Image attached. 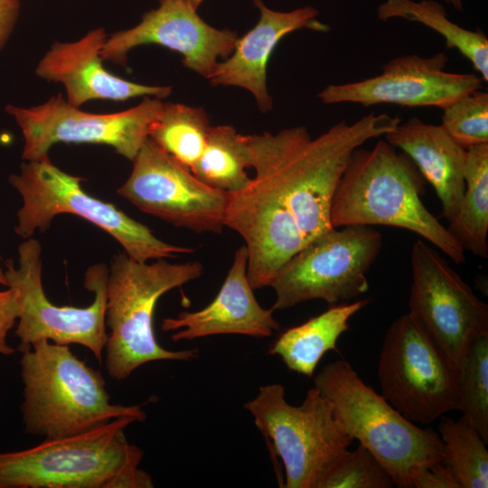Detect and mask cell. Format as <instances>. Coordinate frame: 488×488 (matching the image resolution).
<instances>
[{"label":"cell","instance_id":"4dcf8cb0","mask_svg":"<svg viewBox=\"0 0 488 488\" xmlns=\"http://www.w3.org/2000/svg\"><path fill=\"white\" fill-rule=\"evenodd\" d=\"M442 460L421 470L415 478L412 488H459Z\"/></svg>","mask_w":488,"mask_h":488},{"label":"cell","instance_id":"d4e9b609","mask_svg":"<svg viewBox=\"0 0 488 488\" xmlns=\"http://www.w3.org/2000/svg\"><path fill=\"white\" fill-rule=\"evenodd\" d=\"M211 127L202 108L168 102L164 103L148 137L191 170L205 147Z\"/></svg>","mask_w":488,"mask_h":488},{"label":"cell","instance_id":"7c38bea8","mask_svg":"<svg viewBox=\"0 0 488 488\" xmlns=\"http://www.w3.org/2000/svg\"><path fill=\"white\" fill-rule=\"evenodd\" d=\"M163 106L160 99L147 96L127 110L94 114L70 105L58 94L38 106L8 105L5 110L23 133L25 161L49 159L50 149L58 143L107 145L133 161Z\"/></svg>","mask_w":488,"mask_h":488},{"label":"cell","instance_id":"5bb4252c","mask_svg":"<svg viewBox=\"0 0 488 488\" xmlns=\"http://www.w3.org/2000/svg\"><path fill=\"white\" fill-rule=\"evenodd\" d=\"M117 193L140 211L197 233H221L229 193L211 188L149 137Z\"/></svg>","mask_w":488,"mask_h":488},{"label":"cell","instance_id":"484cf974","mask_svg":"<svg viewBox=\"0 0 488 488\" xmlns=\"http://www.w3.org/2000/svg\"><path fill=\"white\" fill-rule=\"evenodd\" d=\"M437 433L444 444L445 466L459 488L488 487V450L474 427L462 415L440 417Z\"/></svg>","mask_w":488,"mask_h":488},{"label":"cell","instance_id":"d6986e66","mask_svg":"<svg viewBox=\"0 0 488 488\" xmlns=\"http://www.w3.org/2000/svg\"><path fill=\"white\" fill-rule=\"evenodd\" d=\"M259 11L255 26L236 41L233 52L219 61L209 78L213 86H233L249 91L262 113L273 108L267 86L269 58L279 41L300 29L327 33L330 27L318 19L319 12L307 5L292 11L270 9L262 0H252Z\"/></svg>","mask_w":488,"mask_h":488},{"label":"cell","instance_id":"2e32d148","mask_svg":"<svg viewBox=\"0 0 488 488\" xmlns=\"http://www.w3.org/2000/svg\"><path fill=\"white\" fill-rule=\"evenodd\" d=\"M238 38L234 31L207 23L188 0H159L136 25L108 36L101 56L126 66L132 49L157 44L181 54L184 67L209 80L219 60L231 54Z\"/></svg>","mask_w":488,"mask_h":488},{"label":"cell","instance_id":"6da1fadb","mask_svg":"<svg viewBox=\"0 0 488 488\" xmlns=\"http://www.w3.org/2000/svg\"><path fill=\"white\" fill-rule=\"evenodd\" d=\"M400 122L371 113L314 138L303 126L245 136L255 176L229 193L224 224L245 241L253 290L269 286L287 260L333 228L332 201L352 152Z\"/></svg>","mask_w":488,"mask_h":488},{"label":"cell","instance_id":"7a4b0ae2","mask_svg":"<svg viewBox=\"0 0 488 488\" xmlns=\"http://www.w3.org/2000/svg\"><path fill=\"white\" fill-rule=\"evenodd\" d=\"M423 176L412 160L386 140L356 148L335 190L330 212L333 228L384 225L415 232L453 262L465 250L424 205Z\"/></svg>","mask_w":488,"mask_h":488},{"label":"cell","instance_id":"44dd1931","mask_svg":"<svg viewBox=\"0 0 488 488\" xmlns=\"http://www.w3.org/2000/svg\"><path fill=\"white\" fill-rule=\"evenodd\" d=\"M369 303V299H361L330 305L324 313L283 332L268 352L279 356L290 371L312 377L322 357L336 350L350 319Z\"/></svg>","mask_w":488,"mask_h":488},{"label":"cell","instance_id":"f1b7e54d","mask_svg":"<svg viewBox=\"0 0 488 488\" xmlns=\"http://www.w3.org/2000/svg\"><path fill=\"white\" fill-rule=\"evenodd\" d=\"M441 126L459 145L467 149L488 143V93L474 90L446 106Z\"/></svg>","mask_w":488,"mask_h":488},{"label":"cell","instance_id":"52a82bcc","mask_svg":"<svg viewBox=\"0 0 488 488\" xmlns=\"http://www.w3.org/2000/svg\"><path fill=\"white\" fill-rule=\"evenodd\" d=\"M83 180L63 172L50 159L22 164L20 173L9 176V183L23 199L15 233L29 239L37 230H47L55 216L69 213L107 231L129 258L139 262L194 252L192 248L163 241L115 205L90 196L81 188Z\"/></svg>","mask_w":488,"mask_h":488},{"label":"cell","instance_id":"ba28073f","mask_svg":"<svg viewBox=\"0 0 488 488\" xmlns=\"http://www.w3.org/2000/svg\"><path fill=\"white\" fill-rule=\"evenodd\" d=\"M285 468V488H316L326 470L353 441L334 418L331 403L314 386L301 405L279 383L263 385L244 404Z\"/></svg>","mask_w":488,"mask_h":488},{"label":"cell","instance_id":"836d02e7","mask_svg":"<svg viewBox=\"0 0 488 488\" xmlns=\"http://www.w3.org/2000/svg\"><path fill=\"white\" fill-rule=\"evenodd\" d=\"M0 285L7 286V280L5 275V271L0 267Z\"/></svg>","mask_w":488,"mask_h":488},{"label":"cell","instance_id":"5b68a950","mask_svg":"<svg viewBox=\"0 0 488 488\" xmlns=\"http://www.w3.org/2000/svg\"><path fill=\"white\" fill-rule=\"evenodd\" d=\"M314 386L331 403L343 432L380 461L395 486L412 488L421 470L444 458L437 431L407 419L367 385L347 361L325 365L314 376Z\"/></svg>","mask_w":488,"mask_h":488},{"label":"cell","instance_id":"30bf717a","mask_svg":"<svg viewBox=\"0 0 488 488\" xmlns=\"http://www.w3.org/2000/svg\"><path fill=\"white\" fill-rule=\"evenodd\" d=\"M42 247L33 238L18 247V267L13 259L5 263L7 286L15 290L21 306L15 335L20 339L18 350L23 352L40 341L60 345L77 343L88 348L101 362L108 333H107L106 265H94L86 271L84 286L95 293L87 307L58 306L43 291L42 281Z\"/></svg>","mask_w":488,"mask_h":488},{"label":"cell","instance_id":"9a60e30c","mask_svg":"<svg viewBox=\"0 0 488 488\" xmlns=\"http://www.w3.org/2000/svg\"><path fill=\"white\" fill-rule=\"evenodd\" d=\"M448 57L438 52L396 57L382 72L356 82L330 84L317 94L324 104L354 103L363 107L395 104L403 107H436L441 109L483 87L477 74L446 70Z\"/></svg>","mask_w":488,"mask_h":488},{"label":"cell","instance_id":"e575fe53","mask_svg":"<svg viewBox=\"0 0 488 488\" xmlns=\"http://www.w3.org/2000/svg\"><path fill=\"white\" fill-rule=\"evenodd\" d=\"M188 1L195 9L198 10V8L201 6V5L202 4L204 0H188Z\"/></svg>","mask_w":488,"mask_h":488},{"label":"cell","instance_id":"7402d4cb","mask_svg":"<svg viewBox=\"0 0 488 488\" xmlns=\"http://www.w3.org/2000/svg\"><path fill=\"white\" fill-rule=\"evenodd\" d=\"M447 229L465 250L488 258V143L466 149L465 191Z\"/></svg>","mask_w":488,"mask_h":488},{"label":"cell","instance_id":"4fadbf2b","mask_svg":"<svg viewBox=\"0 0 488 488\" xmlns=\"http://www.w3.org/2000/svg\"><path fill=\"white\" fill-rule=\"evenodd\" d=\"M411 269L408 314L455 366L466 345L488 333V306L421 239L412 245Z\"/></svg>","mask_w":488,"mask_h":488},{"label":"cell","instance_id":"3957f363","mask_svg":"<svg viewBox=\"0 0 488 488\" xmlns=\"http://www.w3.org/2000/svg\"><path fill=\"white\" fill-rule=\"evenodd\" d=\"M136 421L120 417L80 434L0 453V488L154 487L139 468L144 451L125 436Z\"/></svg>","mask_w":488,"mask_h":488},{"label":"cell","instance_id":"277c9868","mask_svg":"<svg viewBox=\"0 0 488 488\" xmlns=\"http://www.w3.org/2000/svg\"><path fill=\"white\" fill-rule=\"evenodd\" d=\"M27 434L60 438L83 433L120 417L144 421L141 406L113 404L99 371L88 366L69 345L40 341L22 352Z\"/></svg>","mask_w":488,"mask_h":488},{"label":"cell","instance_id":"d6a6232c","mask_svg":"<svg viewBox=\"0 0 488 488\" xmlns=\"http://www.w3.org/2000/svg\"><path fill=\"white\" fill-rule=\"evenodd\" d=\"M446 3L450 4L455 9L462 11L463 9V1L462 0H445Z\"/></svg>","mask_w":488,"mask_h":488},{"label":"cell","instance_id":"ffe728a7","mask_svg":"<svg viewBox=\"0 0 488 488\" xmlns=\"http://www.w3.org/2000/svg\"><path fill=\"white\" fill-rule=\"evenodd\" d=\"M385 140L399 148L435 189L442 207V217L452 223L465 191L466 149L455 142L441 125L418 117L399 123L384 135Z\"/></svg>","mask_w":488,"mask_h":488},{"label":"cell","instance_id":"4316f807","mask_svg":"<svg viewBox=\"0 0 488 488\" xmlns=\"http://www.w3.org/2000/svg\"><path fill=\"white\" fill-rule=\"evenodd\" d=\"M458 410L488 443V333L472 340L455 363Z\"/></svg>","mask_w":488,"mask_h":488},{"label":"cell","instance_id":"f546056e","mask_svg":"<svg viewBox=\"0 0 488 488\" xmlns=\"http://www.w3.org/2000/svg\"><path fill=\"white\" fill-rule=\"evenodd\" d=\"M21 312V306L15 290L0 291V354L12 355L15 350L6 343L8 331L13 327Z\"/></svg>","mask_w":488,"mask_h":488},{"label":"cell","instance_id":"8992f818","mask_svg":"<svg viewBox=\"0 0 488 488\" xmlns=\"http://www.w3.org/2000/svg\"><path fill=\"white\" fill-rule=\"evenodd\" d=\"M198 261L139 262L125 252L116 254L107 281L106 324L109 333L105 347L106 369L117 380L128 378L138 367L155 361H189L197 349L171 351L155 335L153 318L158 299L166 292L199 278Z\"/></svg>","mask_w":488,"mask_h":488},{"label":"cell","instance_id":"83f0119b","mask_svg":"<svg viewBox=\"0 0 488 488\" xmlns=\"http://www.w3.org/2000/svg\"><path fill=\"white\" fill-rule=\"evenodd\" d=\"M394 480L362 445L345 449L319 480L316 488H391Z\"/></svg>","mask_w":488,"mask_h":488},{"label":"cell","instance_id":"e0dca14e","mask_svg":"<svg viewBox=\"0 0 488 488\" xmlns=\"http://www.w3.org/2000/svg\"><path fill=\"white\" fill-rule=\"evenodd\" d=\"M107 39L106 30L99 27L76 42H56L39 61L36 74L61 83L66 100L77 108L94 99L125 101L137 97L163 99L170 96L169 86L140 84L109 72L101 56Z\"/></svg>","mask_w":488,"mask_h":488},{"label":"cell","instance_id":"ac0fdd59","mask_svg":"<svg viewBox=\"0 0 488 488\" xmlns=\"http://www.w3.org/2000/svg\"><path fill=\"white\" fill-rule=\"evenodd\" d=\"M248 250L240 246L224 282L215 298L194 312H181L164 318V332H174V342L194 340L217 334H242L255 338L267 337L280 329L274 310L263 308L254 296L248 275Z\"/></svg>","mask_w":488,"mask_h":488},{"label":"cell","instance_id":"8fae6325","mask_svg":"<svg viewBox=\"0 0 488 488\" xmlns=\"http://www.w3.org/2000/svg\"><path fill=\"white\" fill-rule=\"evenodd\" d=\"M378 378L382 396L413 423L427 425L459 408L455 366L408 314L386 332Z\"/></svg>","mask_w":488,"mask_h":488},{"label":"cell","instance_id":"cb8c5ba5","mask_svg":"<svg viewBox=\"0 0 488 488\" xmlns=\"http://www.w3.org/2000/svg\"><path fill=\"white\" fill-rule=\"evenodd\" d=\"M251 167L245 136L230 125L211 127L205 147L191 169L202 183L228 193L240 191L251 178Z\"/></svg>","mask_w":488,"mask_h":488},{"label":"cell","instance_id":"603a6c76","mask_svg":"<svg viewBox=\"0 0 488 488\" xmlns=\"http://www.w3.org/2000/svg\"><path fill=\"white\" fill-rule=\"evenodd\" d=\"M377 16L387 21L403 18L422 23L441 34L448 49H456L488 80V38L482 32L470 31L453 23L444 5L434 0H386L378 6Z\"/></svg>","mask_w":488,"mask_h":488},{"label":"cell","instance_id":"9c48e42d","mask_svg":"<svg viewBox=\"0 0 488 488\" xmlns=\"http://www.w3.org/2000/svg\"><path fill=\"white\" fill-rule=\"evenodd\" d=\"M383 245L372 226L331 228L287 260L269 286L274 311L314 299L329 305L348 303L369 290L367 272Z\"/></svg>","mask_w":488,"mask_h":488},{"label":"cell","instance_id":"1f68e13d","mask_svg":"<svg viewBox=\"0 0 488 488\" xmlns=\"http://www.w3.org/2000/svg\"><path fill=\"white\" fill-rule=\"evenodd\" d=\"M20 13L19 0H0V51L9 40Z\"/></svg>","mask_w":488,"mask_h":488}]
</instances>
